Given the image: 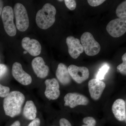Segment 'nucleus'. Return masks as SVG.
<instances>
[{
	"instance_id": "nucleus-1",
	"label": "nucleus",
	"mask_w": 126,
	"mask_h": 126,
	"mask_svg": "<svg viewBox=\"0 0 126 126\" xmlns=\"http://www.w3.org/2000/svg\"><path fill=\"white\" fill-rule=\"evenodd\" d=\"M25 97L19 91L10 92L3 100V107L5 114L13 118L20 114Z\"/></svg>"
},
{
	"instance_id": "nucleus-2",
	"label": "nucleus",
	"mask_w": 126,
	"mask_h": 126,
	"mask_svg": "<svg viewBox=\"0 0 126 126\" xmlns=\"http://www.w3.org/2000/svg\"><path fill=\"white\" fill-rule=\"evenodd\" d=\"M56 14V9L54 6L49 3L46 4L36 14L37 25L43 30L48 29L54 24Z\"/></svg>"
},
{
	"instance_id": "nucleus-3",
	"label": "nucleus",
	"mask_w": 126,
	"mask_h": 126,
	"mask_svg": "<svg viewBox=\"0 0 126 126\" xmlns=\"http://www.w3.org/2000/svg\"><path fill=\"white\" fill-rule=\"evenodd\" d=\"M16 20V26L18 30L25 32L29 26V20L25 7L20 3H16L14 10Z\"/></svg>"
},
{
	"instance_id": "nucleus-4",
	"label": "nucleus",
	"mask_w": 126,
	"mask_h": 126,
	"mask_svg": "<svg viewBox=\"0 0 126 126\" xmlns=\"http://www.w3.org/2000/svg\"><path fill=\"white\" fill-rule=\"evenodd\" d=\"M81 41L84 50L87 55L94 56L100 52V45L95 40L93 35L90 32L83 33L81 36Z\"/></svg>"
},
{
	"instance_id": "nucleus-5",
	"label": "nucleus",
	"mask_w": 126,
	"mask_h": 126,
	"mask_svg": "<svg viewBox=\"0 0 126 126\" xmlns=\"http://www.w3.org/2000/svg\"><path fill=\"white\" fill-rule=\"evenodd\" d=\"M14 16L12 7L10 6L4 7L1 13V18L5 31L11 36H15L16 33V28L14 23Z\"/></svg>"
},
{
	"instance_id": "nucleus-6",
	"label": "nucleus",
	"mask_w": 126,
	"mask_h": 126,
	"mask_svg": "<svg viewBox=\"0 0 126 126\" xmlns=\"http://www.w3.org/2000/svg\"><path fill=\"white\" fill-rule=\"evenodd\" d=\"M106 29L113 37L118 38L122 36L126 32V18L112 20L108 24Z\"/></svg>"
},
{
	"instance_id": "nucleus-7",
	"label": "nucleus",
	"mask_w": 126,
	"mask_h": 126,
	"mask_svg": "<svg viewBox=\"0 0 126 126\" xmlns=\"http://www.w3.org/2000/svg\"><path fill=\"white\" fill-rule=\"evenodd\" d=\"M12 74L14 79L22 85L28 86L32 82L31 76L23 70L20 63L18 62L14 63L12 65Z\"/></svg>"
},
{
	"instance_id": "nucleus-8",
	"label": "nucleus",
	"mask_w": 126,
	"mask_h": 126,
	"mask_svg": "<svg viewBox=\"0 0 126 126\" xmlns=\"http://www.w3.org/2000/svg\"><path fill=\"white\" fill-rule=\"evenodd\" d=\"M64 106L73 108L79 105L86 106L89 102L88 98L83 94L76 93L67 94L64 98Z\"/></svg>"
},
{
	"instance_id": "nucleus-9",
	"label": "nucleus",
	"mask_w": 126,
	"mask_h": 126,
	"mask_svg": "<svg viewBox=\"0 0 126 126\" xmlns=\"http://www.w3.org/2000/svg\"><path fill=\"white\" fill-rule=\"evenodd\" d=\"M68 68L70 77L77 83H82L89 77V70L86 67H78L72 64L69 65Z\"/></svg>"
},
{
	"instance_id": "nucleus-10",
	"label": "nucleus",
	"mask_w": 126,
	"mask_h": 126,
	"mask_svg": "<svg viewBox=\"0 0 126 126\" xmlns=\"http://www.w3.org/2000/svg\"><path fill=\"white\" fill-rule=\"evenodd\" d=\"M46 89L45 95L49 100H56L60 94V85L58 81L55 78L48 79L45 80Z\"/></svg>"
},
{
	"instance_id": "nucleus-11",
	"label": "nucleus",
	"mask_w": 126,
	"mask_h": 126,
	"mask_svg": "<svg viewBox=\"0 0 126 126\" xmlns=\"http://www.w3.org/2000/svg\"><path fill=\"white\" fill-rule=\"evenodd\" d=\"M88 86L90 96L94 100H97L101 96L106 85L101 80L92 79L89 81Z\"/></svg>"
},
{
	"instance_id": "nucleus-12",
	"label": "nucleus",
	"mask_w": 126,
	"mask_h": 126,
	"mask_svg": "<svg viewBox=\"0 0 126 126\" xmlns=\"http://www.w3.org/2000/svg\"><path fill=\"white\" fill-rule=\"evenodd\" d=\"M66 41L69 53L73 58H78L80 54L83 53V48L79 39L70 36L67 38Z\"/></svg>"
},
{
	"instance_id": "nucleus-13",
	"label": "nucleus",
	"mask_w": 126,
	"mask_h": 126,
	"mask_svg": "<svg viewBox=\"0 0 126 126\" xmlns=\"http://www.w3.org/2000/svg\"><path fill=\"white\" fill-rule=\"evenodd\" d=\"M22 47L31 55L36 56L39 55L41 50L40 43L35 39H30L28 37H25L21 42Z\"/></svg>"
},
{
	"instance_id": "nucleus-14",
	"label": "nucleus",
	"mask_w": 126,
	"mask_h": 126,
	"mask_svg": "<svg viewBox=\"0 0 126 126\" xmlns=\"http://www.w3.org/2000/svg\"><path fill=\"white\" fill-rule=\"evenodd\" d=\"M31 64L34 72L38 78L44 79L48 76L49 68L45 64L43 58L41 57L35 58L32 60Z\"/></svg>"
},
{
	"instance_id": "nucleus-15",
	"label": "nucleus",
	"mask_w": 126,
	"mask_h": 126,
	"mask_svg": "<svg viewBox=\"0 0 126 126\" xmlns=\"http://www.w3.org/2000/svg\"><path fill=\"white\" fill-rule=\"evenodd\" d=\"M112 110L118 120L120 121H126V103L123 99H116L113 104Z\"/></svg>"
},
{
	"instance_id": "nucleus-16",
	"label": "nucleus",
	"mask_w": 126,
	"mask_h": 126,
	"mask_svg": "<svg viewBox=\"0 0 126 126\" xmlns=\"http://www.w3.org/2000/svg\"><path fill=\"white\" fill-rule=\"evenodd\" d=\"M56 76L59 81L63 85H68L70 83L71 78L67 66L64 64L60 63L56 69Z\"/></svg>"
},
{
	"instance_id": "nucleus-17",
	"label": "nucleus",
	"mask_w": 126,
	"mask_h": 126,
	"mask_svg": "<svg viewBox=\"0 0 126 126\" xmlns=\"http://www.w3.org/2000/svg\"><path fill=\"white\" fill-rule=\"evenodd\" d=\"M37 108L32 100H28L25 104L23 108L24 116L29 120H33L36 118Z\"/></svg>"
},
{
	"instance_id": "nucleus-18",
	"label": "nucleus",
	"mask_w": 126,
	"mask_h": 126,
	"mask_svg": "<svg viewBox=\"0 0 126 126\" xmlns=\"http://www.w3.org/2000/svg\"><path fill=\"white\" fill-rule=\"evenodd\" d=\"M116 14L119 18L126 17V1H123L118 6L116 10Z\"/></svg>"
},
{
	"instance_id": "nucleus-19",
	"label": "nucleus",
	"mask_w": 126,
	"mask_h": 126,
	"mask_svg": "<svg viewBox=\"0 0 126 126\" xmlns=\"http://www.w3.org/2000/svg\"><path fill=\"white\" fill-rule=\"evenodd\" d=\"M109 69V66L107 64H104L103 66H102L99 69L97 73L96 79L100 80L104 79L105 75L108 72Z\"/></svg>"
},
{
	"instance_id": "nucleus-20",
	"label": "nucleus",
	"mask_w": 126,
	"mask_h": 126,
	"mask_svg": "<svg viewBox=\"0 0 126 126\" xmlns=\"http://www.w3.org/2000/svg\"><path fill=\"white\" fill-rule=\"evenodd\" d=\"M123 63L117 66V71L122 74L126 75V53L123 55L122 58Z\"/></svg>"
},
{
	"instance_id": "nucleus-21",
	"label": "nucleus",
	"mask_w": 126,
	"mask_h": 126,
	"mask_svg": "<svg viewBox=\"0 0 126 126\" xmlns=\"http://www.w3.org/2000/svg\"><path fill=\"white\" fill-rule=\"evenodd\" d=\"M83 122L85 124L82 126H95L96 124V120L91 117L84 118L83 119Z\"/></svg>"
},
{
	"instance_id": "nucleus-22",
	"label": "nucleus",
	"mask_w": 126,
	"mask_h": 126,
	"mask_svg": "<svg viewBox=\"0 0 126 126\" xmlns=\"http://www.w3.org/2000/svg\"><path fill=\"white\" fill-rule=\"evenodd\" d=\"M10 88L7 86L1 85L0 84V97L5 98L10 93Z\"/></svg>"
},
{
	"instance_id": "nucleus-23",
	"label": "nucleus",
	"mask_w": 126,
	"mask_h": 126,
	"mask_svg": "<svg viewBox=\"0 0 126 126\" xmlns=\"http://www.w3.org/2000/svg\"><path fill=\"white\" fill-rule=\"evenodd\" d=\"M65 5L70 10H74L76 8L77 3L74 0H65Z\"/></svg>"
},
{
	"instance_id": "nucleus-24",
	"label": "nucleus",
	"mask_w": 126,
	"mask_h": 126,
	"mask_svg": "<svg viewBox=\"0 0 126 126\" xmlns=\"http://www.w3.org/2000/svg\"><path fill=\"white\" fill-rule=\"evenodd\" d=\"M8 68L6 65L0 64V79L2 78L7 73Z\"/></svg>"
},
{
	"instance_id": "nucleus-25",
	"label": "nucleus",
	"mask_w": 126,
	"mask_h": 126,
	"mask_svg": "<svg viewBox=\"0 0 126 126\" xmlns=\"http://www.w3.org/2000/svg\"><path fill=\"white\" fill-rule=\"evenodd\" d=\"M88 2L91 6L93 7L98 6L102 4L105 1V0H88Z\"/></svg>"
},
{
	"instance_id": "nucleus-26",
	"label": "nucleus",
	"mask_w": 126,
	"mask_h": 126,
	"mask_svg": "<svg viewBox=\"0 0 126 126\" xmlns=\"http://www.w3.org/2000/svg\"><path fill=\"white\" fill-rule=\"evenodd\" d=\"M59 123L60 126H72L70 122L65 118H61L60 120Z\"/></svg>"
},
{
	"instance_id": "nucleus-27",
	"label": "nucleus",
	"mask_w": 126,
	"mask_h": 126,
	"mask_svg": "<svg viewBox=\"0 0 126 126\" xmlns=\"http://www.w3.org/2000/svg\"><path fill=\"white\" fill-rule=\"evenodd\" d=\"M40 120L39 118H37L34 120L29 124L28 126H40Z\"/></svg>"
},
{
	"instance_id": "nucleus-28",
	"label": "nucleus",
	"mask_w": 126,
	"mask_h": 126,
	"mask_svg": "<svg viewBox=\"0 0 126 126\" xmlns=\"http://www.w3.org/2000/svg\"><path fill=\"white\" fill-rule=\"evenodd\" d=\"M10 126H20V122L18 121H16Z\"/></svg>"
},
{
	"instance_id": "nucleus-29",
	"label": "nucleus",
	"mask_w": 126,
	"mask_h": 126,
	"mask_svg": "<svg viewBox=\"0 0 126 126\" xmlns=\"http://www.w3.org/2000/svg\"><path fill=\"white\" fill-rule=\"evenodd\" d=\"M3 3L2 0H0V16L2 13L3 10Z\"/></svg>"
},
{
	"instance_id": "nucleus-30",
	"label": "nucleus",
	"mask_w": 126,
	"mask_h": 126,
	"mask_svg": "<svg viewBox=\"0 0 126 126\" xmlns=\"http://www.w3.org/2000/svg\"><path fill=\"white\" fill-rule=\"evenodd\" d=\"M28 53L26 51H24V54H27V53Z\"/></svg>"
},
{
	"instance_id": "nucleus-31",
	"label": "nucleus",
	"mask_w": 126,
	"mask_h": 126,
	"mask_svg": "<svg viewBox=\"0 0 126 126\" xmlns=\"http://www.w3.org/2000/svg\"><path fill=\"white\" fill-rule=\"evenodd\" d=\"M58 1H63V0H58Z\"/></svg>"
}]
</instances>
